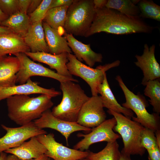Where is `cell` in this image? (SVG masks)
Listing matches in <instances>:
<instances>
[{
    "instance_id": "obj_1",
    "label": "cell",
    "mask_w": 160,
    "mask_h": 160,
    "mask_svg": "<svg viewBox=\"0 0 160 160\" xmlns=\"http://www.w3.org/2000/svg\"><path fill=\"white\" fill-rule=\"evenodd\" d=\"M154 28L140 17L128 16L105 7L95 10L93 22L84 37L101 32L116 35L149 33Z\"/></svg>"
},
{
    "instance_id": "obj_2",
    "label": "cell",
    "mask_w": 160,
    "mask_h": 160,
    "mask_svg": "<svg viewBox=\"0 0 160 160\" xmlns=\"http://www.w3.org/2000/svg\"><path fill=\"white\" fill-rule=\"evenodd\" d=\"M52 97L41 94L36 97L26 95H15L6 99L8 116L12 121L21 126L39 118L54 103Z\"/></svg>"
},
{
    "instance_id": "obj_3",
    "label": "cell",
    "mask_w": 160,
    "mask_h": 160,
    "mask_svg": "<svg viewBox=\"0 0 160 160\" xmlns=\"http://www.w3.org/2000/svg\"><path fill=\"white\" fill-rule=\"evenodd\" d=\"M60 88L63 93L62 100L53 108L52 113L62 120L76 122L82 106L89 97L79 84L71 81L60 82Z\"/></svg>"
},
{
    "instance_id": "obj_4",
    "label": "cell",
    "mask_w": 160,
    "mask_h": 160,
    "mask_svg": "<svg viewBox=\"0 0 160 160\" xmlns=\"http://www.w3.org/2000/svg\"><path fill=\"white\" fill-rule=\"evenodd\" d=\"M95 14L93 0H74L67 11L65 32L73 36L84 37Z\"/></svg>"
},
{
    "instance_id": "obj_5",
    "label": "cell",
    "mask_w": 160,
    "mask_h": 160,
    "mask_svg": "<svg viewBox=\"0 0 160 160\" xmlns=\"http://www.w3.org/2000/svg\"><path fill=\"white\" fill-rule=\"evenodd\" d=\"M107 112L113 115L116 120L113 130L122 139L124 147L121 152L130 156H142L146 150L140 144L141 134L144 127L121 113L109 110Z\"/></svg>"
},
{
    "instance_id": "obj_6",
    "label": "cell",
    "mask_w": 160,
    "mask_h": 160,
    "mask_svg": "<svg viewBox=\"0 0 160 160\" xmlns=\"http://www.w3.org/2000/svg\"><path fill=\"white\" fill-rule=\"evenodd\" d=\"M116 79L122 90L126 99V102L122 104V106L131 110L137 116L136 117H132L133 120L154 132L159 129V115L156 113L151 114L148 112L146 109L148 104L144 98L140 94L135 95L130 91L120 76H117Z\"/></svg>"
},
{
    "instance_id": "obj_7",
    "label": "cell",
    "mask_w": 160,
    "mask_h": 160,
    "mask_svg": "<svg viewBox=\"0 0 160 160\" xmlns=\"http://www.w3.org/2000/svg\"><path fill=\"white\" fill-rule=\"evenodd\" d=\"M68 61L66 66L70 74L84 80L90 87L93 96L98 95V88L102 83L106 72L111 68L118 66L120 63L118 60L94 68L78 60L71 53H68Z\"/></svg>"
},
{
    "instance_id": "obj_8",
    "label": "cell",
    "mask_w": 160,
    "mask_h": 160,
    "mask_svg": "<svg viewBox=\"0 0 160 160\" xmlns=\"http://www.w3.org/2000/svg\"><path fill=\"white\" fill-rule=\"evenodd\" d=\"M14 55L18 59L20 63L19 70L16 75V83H18L20 84H24L31 77L33 76L52 78L60 83L68 81L75 82H78L77 79L73 77L61 76L41 64L35 63L24 53H19Z\"/></svg>"
},
{
    "instance_id": "obj_9",
    "label": "cell",
    "mask_w": 160,
    "mask_h": 160,
    "mask_svg": "<svg viewBox=\"0 0 160 160\" xmlns=\"http://www.w3.org/2000/svg\"><path fill=\"white\" fill-rule=\"evenodd\" d=\"M6 133L0 138V154L10 148H16L33 137L47 134L46 131L38 127L32 121L17 127H10L1 124Z\"/></svg>"
},
{
    "instance_id": "obj_10",
    "label": "cell",
    "mask_w": 160,
    "mask_h": 160,
    "mask_svg": "<svg viewBox=\"0 0 160 160\" xmlns=\"http://www.w3.org/2000/svg\"><path fill=\"white\" fill-rule=\"evenodd\" d=\"M116 124L114 117L106 120L98 126L92 129L89 133L84 134L79 133L78 137H83L73 146V149L84 151L88 150L92 144L99 142H113L120 138V136L113 131Z\"/></svg>"
},
{
    "instance_id": "obj_11",
    "label": "cell",
    "mask_w": 160,
    "mask_h": 160,
    "mask_svg": "<svg viewBox=\"0 0 160 160\" xmlns=\"http://www.w3.org/2000/svg\"><path fill=\"white\" fill-rule=\"evenodd\" d=\"M46 148L45 155L54 160H77L86 158L88 151H84L68 148L57 142L52 133L36 136Z\"/></svg>"
},
{
    "instance_id": "obj_12",
    "label": "cell",
    "mask_w": 160,
    "mask_h": 160,
    "mask_svg": "<svg viewBox=\"0 0 160 160\" xmlns=\"http://www.w3.org/2000/svg\"><path fill=\"white\" fill-rule=\"evenodd\" d=\"M104 108L100 96H92L82 106L76 122L88 128L98 126L106 120Z\"/></svg>"
},
{
    "instance_id": "obj_13",
    "label": "cell",
    "mask_w": 160,
    "mask_h": 160,
    "mask_svg": "<svg viewBox=\"0 0 160 160\" xmlns=\"http://www.w3.org/2000/svg\"><path fill=\"white\" fill-rule=\"evenodd\" d=\"M33 122L40 129L49 128L59 132L65 137L67 145L68 138L72 133L80 131L89 132L92 130V128L84 127L76 122L67 121L55 117L50 109L44 112L39 118Z\"/></svg>"
},
{
    "instance_id": "obj_14",
    "label": "cell",
    "mask_w": 160,
    "mask_h": 160,
    "mask_svg": "<svg viewBox=\"0 0 160 160\" xmlns=\"http://www.w3.org/2000/svg\"><path fill=\"white\" fill-rule=\"evenodd\" d=\"M155 46L153 44L149 47L145 44L143 54L136 55L135 65L142 71L143 75L141 84L145 86L147 82L160 78V66L155 55Z\"/></svg>"
},
{
    "instance_id": "obj_15",
    "label": "cell",
    "mask_w": 160,
    "mask_h": 160,
    "mask_svg": "<svg viewBox=\"0 0 160 160\" xmlns=\"http://www.w3.org/2000/svg\"><path fill=\"white\" fill-rule=\"evenodd\" d=\"M44 94L52 97L60 95L61 92L52 88L46 89L39 86L38 83L29 79L24 84L12 86L0 87V101L15 95Z\"/></svg>"
},
{
    "instance_id": "obj_16",
    "label": "cell",
    "mask_w": 160,
    "mask_h": 160,
    "mask_svg": "<svg viewBox=\"0 0 160 160\" xmlns=\"http://www.w3.org/2000/svg\"><path fill=\"white\" fill-rule=\"evenodd\" d=\"M64 36L69 47L74 54L77 59L84 61L87 66L92 68L97 63L102 62L101 54L95 52L91 48L90 44H85L77 40L73 36L65 32Z\"/></svg>"
},
{
    "instance_id": "obj_17",
    "label": "cell",
    "mask_w": 160,
    "mask_h": 160,
    "mask_svg": "<svg viewBox=\"0 0 160 160\" xmlns=\"http://www.w3.org/2000/svg\"><path fill=\"white\" fill-rule=\"evenodd\" d=\"M25 54L33 60L46 64L51 68L55 70L59 74L64 76L73 77L69 72L66 66L68 62V54L63 53L54 55L44 52H26Z\"/></svg>"
},
{
    "instance_id": "obj_18",
    "label": "cell",
    "mask_w": 160,
    "mask_h": 160,
    "mask_svg": "<svg viewBox=\"0 0 160 160\" xmlns=\"http://www.w3.org/2000/svg\"><path fill=\"white\" fill-rule=\"evenodd\" d=\"M47 150L37 140L36 136L31 137L18 147L9 149L4 152L14 155L22 160H30L41 157Z\"/></svg>"
},
{
    "instance_id": "obj_19",
    "label": "cell",
    "mask_w": 160,
    "mask_h": 160,
    "mask_svg": "<svg viewBox=\"0 0 160 160\" xmlns=\"http://www.w3.org/2000/svg\"><path fill=\"white\" fill-rule=\"evenodd\" d=\"M20 67L19 60L16 57L0 56V87L15 85L16 75Z\"/></svg>"
},
{
    "instance_id": "obj_20",
    "label": "cell",
    "mask_w": 160,
    "mask_h": 160,
    "mask_svg": "<svg viewBox=\"0 0 160 160\" xmlns=\"http://www.w3.org/2000/svg\"><path fill=\"white\" fill-rule=\"evenodd\" d=\"M42 22V21H40L31 24L27 33L23 37L31 52H49L45 39Z\"/></svg>"
},
{
    "instance_id": "obj_21",
    "label": "cell",
    "mask_w": 160,
    "mask_h": 160,
    "mask_svg": "<svg viewBox=\"0 0 160 160\" xmlns=\"http://www.w3.org/2000/svg\"><path fill=\"white\" fill-rule=\"evenodd\" d=\"M97 92L100 95V96L104 107L108 110L121 113L130 119L134 116V113L132 111L124 108L118 102L110 88L106 73L102 83L98 88Z\"/></svg>"
},
{
    "instance_id": "obj_22",
    "label": "cell",
    "mask_w": 160,
    "mask_h": 160,
    "mask_svg": "<svg viewBox=\"0 0 160 160\" xmlns=\"http://www.w3.org/2000/svg\"><path fill=\"white\" fill-rule=\"evenodd\" d=\"M42 23L49 53L54 55L65 52L71 53L72 51L65 37L62 36L58 30L52 28L45 22L42 21Z\"/></svg>"
},
{
    "instance_id": "obj_23",
    "label": "cell",
    "mask_w": 160,
    "mask_h": 160,
    "mask_svg": "<svg viewBox=\"0 0 160 160\" xmlns=\"http://www.w3.org/2000/svg\"><path fill=\"white\" fill-rule=\"evenodd\" d=\"M29 52L23 37L13 32L0 34V56Z\"/></svg>"
},
{
    "instance_id": "obj_24",
    "label": "cell",
    "mask_w": 160,
    "mask_h": 160,
    "mask_svg": "<svg viewBox=\"0 0 160 160\" xmlns=\"http://www.w3.org/2000/svg\"><path fill=\"white\" fill-rule=\"evenodd\" d=\"M31 24L28 15L18 12L9 16L1 25L9 28L12 32L23 38Z\"/></svg>"
},
{
    "instance_id": "obj_25",
    "label": "cell",
    "mask_w": 160,
    "mask_h": 160,
    "mask_svg": "<svg viewBox=\"0 0 160 160\" xmlns=\"http://www.w3.org/2000/svg\"><path fill=\"white\" fill-rule=\"evenodd\" d=\"M68 7L65 6L49 9L43 21L52 28L58 30L60 28H64Z\"/></svg>"
},
{
    "instance_id": "obj_26",
    "label": "cell",
    "mask_w": 160,
    "mask_h": 160,
    "mask_svg": "<svg viewBox=\"0 0 160 160\" xmlns=\"http://www.w3.org/2000/svg\"><path fill=\"white\" fill-rule=\"evenodd\" d=\"M120 153L116 140L107 143L105 147L97 153L88 151L86 158L89 160H120Z\"/></svg>"
},
{
    "instance_id": "obj_27",
    "label": "cell",
    "mask_w": 160,
    "mask_h": 160,
    "mask_svg": "<svg viewBox=\"0 0 160 160\" xmlns=\"http://www.w3.org/2000/svg\"><path fill=\"white\" fill-rule=\"evenodd\" d=\"M105 7L116 10L128 16L139 17L140 11L139 7L132 0H108Z\"/></svg>"
},
{
    "instance_id": "obj_28",
    "label": "cell",
    "mask_w": 160,
    "mask_h": 160,
    "mask_svg": "<svg viewBox=\"0 0 160 160\" xmlns=\"http://www.w3.org/2000/svg\"><path fill=\"white\" fill-rule=\"evenodd\" d=\"M144 95L148 97V100L153 107V110L159 115L160 113V80L157 79L149 80L145 84Z\"/></svg>"
},
{
    "instance_id": "obj_29",
    "label": "cell",
    "mask_w": 160,
    "mask_h": 160,
    "mask_svg": "<svg viewBox=\"0 0 160 160\" xmlns=\"http://www.w3.org/2000/svg\"><path fill=\"white\" fill-rule=\"evenodd\" d=\"M137 6L140 11V17L160 21V6L153 1H140Z\"/></svg>"
},
{
    "instance_id": "obj_30",
    "label": "cell",
    "mask_w": 160,
    "mask_h": 160,
    "mask_svg": "<svg viewBox=\"0 0 160 160\" xmlns=\"http://www.w3.org/2000/svg\"><path fill=\"white\" fill-rule=\"evenodd\" d=\"M140 144L143 148L147 151L159 147L155 132L151 129L144 127L141 134Z\"/></svg>"
},
{
    "instance_id": "obj_31",
    "label": "cell",
    "mask_w": 160,
    "mask_h": 160,
    "mask_svg": "<svg viewBox=\"0 0 160 160\" xmlns=\"http://www.w3.org/2000/svg\"><path fill=\"white\" fill-rule=\"evenodd\" d=\"M52 0H42L36 9L28 15L31 24L43 21L49 9Z\"/></svg>"
},
{
    "instance_id": "obj_32",
    "label": "cell",
    "mask_w": 160,
    "mask_h": 160,
    "mask_svg": "<svg viewBox=\"0 0 160 160\" xmlns=\"http://www.w3.org/2000/svg\"><path fill=\"white\" fill-rule=\"evenodd\" d=\"M0 9L8 16L19 12L18 0H0Z\"/></svg>"
},
{
    "instance_id": "obj_33",
    "label": "cell",
    "mask_w": 160,
    "mask_h": 160,
    "mask_svg": "<svg viewBox=\"0 0 160 160\" xmlns=\"http://www.w3.org/2000/svg\"><path fill=\"white\" fill-rule=\"evenodd\" d=\"M74 0H52L49 9L52 8L65 6H69Z\"/></svg>"
},
{
    "instance_id": "obj_34",
    "label": "cell",
    "mask_w": 160,
    "mask_h": 160,
    "mask_svg": "<svg viewBox=\"0 0 160 160\" xmlns=\"http://www.w3.org/2000/svg\"><path fill=\"white\" fill-rule=\"evenodd\" d=\"M149 160H160V148L157 147L147 151Z\"/></svg>"
},
{
    "instance_id": "obj_35",
    "label": "cell",
    "mask_w": 160,
    "mask_h": 160,
    "mask_svg": "<svg viewBox=\"0 0 160 160\" xmlns=\"http://www.w3.org/2000/svg\"><path fill=\"white\" fill-rule=\"evenodd\" d=\"M31 0H18V7L19 12L27 14V11Z\"/></svg>"
},
{
    "instance_id": "obj_36",
    "label": "cell",
    "mask_w": 160,
    "mask_h": 160,
    "mask_svg": "<svg viewBox=\"0 0 160 160\" xmlns=\"http://www.w3.org/2000/svg\"><path fill=\"white\" fill-rule=\"evenodd\" d=\"M42 0H31L27 14L28 15L34 11L41 3Z\"/></svg>"
},
{
    "instance_id": "obj_37",
    "label": "cell",
    "mask_w": 160,
    "mask_h": 160,
    "mask_svg": "<svg viewBox=\"0 0 160 160\" xmlns=\"http://www.w3.org/2000/svg\"><path fill=\"white\" fill-rule=\"evenodd\" d=\"M107 0H93V3L95 10L101 9L105 7Z\"/></svg>"
},
{
    "instance_id": "obj_38",
    "label": "cell",
    "mask_w": 160,
    "mask_h": 160,
    "mask_svg": "<svg viewBox=\"0 0 160 160\" xmlns=\"http://www.w3.org/2000/svg\"><path fill=\"white\" fill-rule=\"evenodd\" d=\"M12 32V31L9 28L0 25V34Z\"/></svg>"
},
{
    "instance_id": "obj_39",
    "label": "cell",
    "mask_w": 160,
    "mask_h": 160,
    "mask_svg": "<svg viewBox=\"0 0 160 160\" xmlns=\"http://www.w3.org/2000/svg\"><path fill=\"white\" fill-rule=\"evenodd\" d=\"M156 139L158 146L160 148V130L159 129L155 132Z\"/></svg>"
},
{
    "instance_id": "obj_40",
    "label": "cell",
    "mask_w": 160,
    "mask_h": 160,
    "mask_svg": "<svg viewBox=\"0 0 160 160\" xmlns=\"http://www.w3.org/2000/svg\"><path fill=\"white\" fill-rule=\"evenodd\" d=\"M9 16L4 14L0 9V25L2 23L6 20Z\"/></svg>"
},
{
    "instance_id": "obj_41",
    "label": "cell",
    "mask_w": 160,
    "mask_h": 160,
    "mask_svg": "<svg viewBox=\"0 0 160 160\" xmlns=\"http://www.w3.org/2000/svg\"><path fill=\"white\" fill-rule=\"evenodd\" d=\"M120 160H132L130 156L121 152Z\"/></svg>"
},
{
    "instance_id": "obj_42",
    "label": "cell",
    "mask_w": 160,
    "mask_h": 160,
    "mask_svg": "<svg viewBox=\"0 0 160 160\" xmlns=\"http://www.w3.org/2000/svg\"><path fill=\"white\" fill-rule=\"evenodd\" d=\"M6 160H22L16 156L13 155H9L7 156Z\"/></svg>"
},
{
    "instance_id": "obj_43",
    "label": "cell",
    "mask_w": 160,
    "mask_h": 160,
    "mask_svg": "<svg viewBox=\"0 0 160 160\" xmlns=\"http://www.w3.org/2000/svg\"><path fill=\"white\" fill-rule=\"evenodd\" d=\"M7 156V153L5 152L1 153L0 154V160H6Z\"/></svg>"
},
{
    "instance_id": "obj_44",
    "label": "cell",
    "mask_w": 160,
    "mask_h": 160,
    "mask_svg": "<svg viewBox=\"0 0 160 160\" xmlns=\"http://www.w3.org/2000/svg\"><path fill=\"white\" fill-rule=\"evenodd\" d=\"M49 158L45 155H44L40 158L30 160H49Z\"/></svg>"
},
{
    "instance_id": "obj_45",
    "label": "cell",
    "mask_w": 160,
    "mask_h": 160,
    "mask_svg": "<svg viewBox=\"0 0 160 160\" xmlns=\"http://www.w3.org/2000/svg\"><path fill=\"white\" fill-rule=\"evenodd\" d=\"M77 160H89L87 158H84Z\"/></svg>"
},
{
    "instance_id": "obj_46",
    "label": "cell",
    "mask_w": 160,
    "mask_h": 160,
    "mask_svg": "<svg viewBox=\"0 0 160 160\" xmlns=\"http://www.w3.org/2000/svg\"><path fill=\"white\" fill-rule=\"evenodd\" d=\"M49 160H51V158H49Z\"/></svg>"
}]
</instances>
